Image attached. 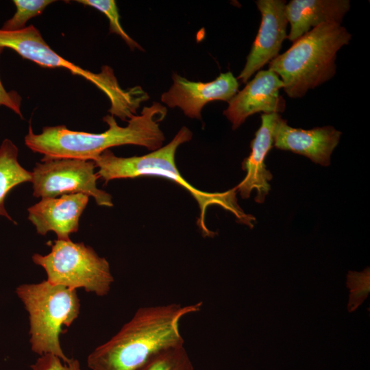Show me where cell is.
<instances>
[{
	"label": "cell",
	"mask_w": 370,
	"mask_h": 370,
	"mask_svg": "<svg viewBox=\"0 0 370 370\" xmlns=\"http://www.w3.org/2000/svg\"><path fill=\"white\" fill-rule=\"evenodd\" d=\"M167 109L158 102L145 106L140 114L133 116L125 127L119 125L112 115L103 121L108 125L102 133L73 131L65 125L47 126L40 134H35L29 125L25 136V145L44 156L41 160L80 159L94 160L110 147L125 145L142 146L149 151L162 147L164 135L160 127Z\"/></svg>",
	"instance_id": "obj_1"
},
{
	"label": "cell",
	"mask_w": 370,
	"mask_h": 370,
	"mask_svg": "<svg viewBox=\"0 0 370 370\" xmlns=\"http://www.w3.org/2000/svg\"><path fill=\"white\" fill-rule=\"evenodd\" d=\"M352 34L341 24L327 22L310 29L269 63L284 84L288 97L301 98L336 73L337 52Z\"/></svg>",
	"instance_id": "obj_4"
},
{
	"label": "cell",
	"mask_w": 370,
	"mask_h": 370,
	"mask_svg": "<svg viewBox=\"0 0 370 370\" xmlns=\"http://www.w3.org/2000/svg\"><path fill=\"white\" fill-rule=\"evenodd\" d=\"M92 160L53 159L41 160L32 172L33 195L57 197L66 194L82 193L92 197L100 206L112 207V196L97 187L99 178Z\"/></svg>",
	"instance_id": "obj_8"
},
{
	"label": "cell",
	"mask_w": 370,
	"mask_h": 370,
	"mask_svg": "<svg viewBox=\"0 0 370 370\" xmlns=\"http://www.w3.org/2000/svg\"><path fill=\"white\" fill-rule=\"evenodd\" d=\"M76 2L84 5L90 6L102 12L109 21L110 33H114L119 36L133 50L142 47L134 40L123 29L120 23L119 9L114 0H78Z\"/></svg>",
	"instance_id": "obj_19"
},
{
	"label": "cell",
	"mask_w": 370,
	"mask_h": 370,
	"mask_svg": "<svg viewBox=\"0 0 370 370\" xmlns=\"http://www.w3.org/2000/svg\"><path fill=\"white\" fill-rule=\"evenodd\" d=\"M32 260L45 269L46 280L70 289L104 296L114 282L108 260L84 243L55 240L48 254H35Z\"/></svg>",
	"instance_id": "obj_7"
},
{
	"label": "cell",
	"mask_w": 370,
	"mask_h": 370,
	"mask_svg": "<svg viewBox=\"0 0 370 370\" xmlns=\"http://www.w3.org/2000/svg\"><path fill=\"white\" fill-rule=\"evenodd\" d=\"M286 3L284 0L256 1L261 14V23L237 80L247 83L253 75L280 55L282 43L288 36Z\"/></svg>",
	"instance_id": "obj_9"
},
{
	"label": "cell",
	"mask_w": 370,
	"mask_h": 370,
	"mask_svg": "<svg viewBox=\"0 0 370 370\" xmlns=\"http://www.w3.org/2000/svg\"><path fill=\"white\" fill-rule=\"evenodd\" d=\"M284 84L273 71H258L254 77L248 81L245 87L228 101L223 114L231 122L233 130H236L251 115L283 112L286 101L280 95Z\"/></svg>",
	"instance_id": "obj_10"
},
{
	"label": "cell",
	"mask_w": 370,
	"mask_h": 370,
	"mask_svg": "<svg viewBox=\"0 0 370 370\" xmlns=\"http://www.w3.org/2000/svg\"><path fill=\"white\" fill-rule=\"evenodd\" d=\"M0 47L10 48L23 58L42 67L61 68L73 75L80 76L101 90L110 101L109 112L122 121H128L136 114L140 103L148 99L140 87L125 90L119 85L112 68L103 66L101 72L95 73L67 60L53 51L33 25L18 31L0 29Z\"/></svg>",
	"instance_id": "obj_5"
},
{
	"label": "cell",
	"mask_w": 370,
	"mask_h": 370,
	"mask_svg": "<svg viewBox=\"0 0 370 370\" xmlns=\"http://www.w3.org/2000/svg\"><path fill=\"white\" fill-rule=\"evenodd\" d=\"M202 302L169 304L138 308L132 318L88 356L91 370H137L155 354L184 343L180 320L200 311Z\"/></svg>",
	"instance_id": "obj_2"
},
{
	"label": "cell",
	"mask_w": 370,
	"mask_h": 370,
	"mask_svg": "<svg viewBox=\"0 0 370 370\" xmlns=\"http://www.w3.org/2000/svg\"><path fill=\"white\" fill-rule=\"evenodd\" d=\"M137 370H194V368L182 345L155 354Z\"/></svg>",
	"instance_id": "obj_17"
},
{
	"label": "cell",
	"mask_w": 370,
	"mask_h": 370,
	"mask_svg": "<svg viewBox=\"0 0 370 370\" xmlns=\"http://www.w3.org/2000/svg\"><path fill=\"white\" fill-rule=\"evenodd\" d=\"M4 48L0 47V56ZM22 98L16 90H7L0 79V106L9 108L21 118H23L21 112Z\"/></svg>",
	"instance_id": "obj_22"
},
{
	"label": "cell",
	"mask_w": 370,
	"mask_h": 370,
	"mask_svg": "<svg viewBox=\"0 0 370 370\" xmlns=\"http://www.w3.org/2000/svg\"><path fill=\"white\" fill-rule=\"evenodd\" d=\"M173 84L161 95L168 107L180 108L191 119H201L204 106L213 101L228 102L238 91V82L232 72L221 73L208 82H193L177 73L172 75Z\"/></svg>",
	"instance_id": "obj_11"
},
{
	"label": "cell",
	"mask_w": 370,
	"mask_h": 370,
	"mask_svg": "<svg viewBox=\"0 0 370 370\" xmlns=\"http://www.w3.org/2000/svg\"><path fill=\"white\" fill-rule=\"evenodd\" d=\"M192 136L191 131L184 126L169 143L141 156L118 157L108 149L93 160L99 168L97 174L105 184L112 180L144 175L162 177L175 182L188 190L197 201L200 209L197 225L204 236L212 237L216 234L210 231L205 223L206 210L211 205L221 206L233 214L237 222L253 228L256 218L246 214L238 204L236 187L221 193L205 192L193 187L182 176L175 164V152L180 145L190 141Z\"/></svg>",
	"instance_id": "obj_3"
},
{
	"label": "cell",
	"mask_w": 370,
	"mask_h": 370,
	"mask_svg": "<svg viewBox=\"0 0 370 370\" xmlns=\"http://www.w3.org/2000/svg\"><path fill=\"white\" fill-rule=\"evenodd\" d=\"M346 284L350 291L347 309L351 312L362 304L370 292L369 268L362 272L349 271Z\"/></svg>",
	"instance_id": "obj_20"
},
{
	"label": "cell",
	"mask_w": 370,
	"mask_h": 370,
	"mask_svg": "<svg viewBox=\"0 0 370 370\" xmlns=\"http://www.w3.org/2000/svg\"><path fill=\"white\" fill-rule=\"evenodd\" d=\"M341 132L332 126L317 127L310 130L295 128L280 116L273 129V146L290 151L327 166L330 156L339 143Z\"/></svg>",
	"instance_id": "obj_12"
},
{
	"label": "cell",
	"mask_w": 370,
	"mask_h": 370,
	"mask_svg": "<svg viewBox=\"0 0 370 370\" xmlns=\"http://www.w3.org/2000/svg\"><path fill=\"white\" fill-rule=\"evenodd\" d=\"M56 1L52 0H14L16 12L7 20L1 28L5 31H18L26 26L27 22L42 14L45 9Z\"/></svg>",
	"instance_id": "obj_18"
},
{
	"label": "cell",
	"mask_w": 370,
	"mask_h": 370,
	"mask_svg": "<svg viewBox=\"0 0 370 370\" xmlns=\"http://www.w3.org/2000/svg\"><path fill=\"white\" fill-rule=\"evenodd\" d=\"M18 149L8 138L0 145V216L14 223L15 221L5 208V198L15 186L26 182H31L32 172L24 169L18 161Z\"/></svg>",
	"instance_id": "obj_16"
},
{
	"label": "cell",
	"mask_w": 370,
	"mask_h": 370,
	"mask_svg": "<svg viewBox=\"0 0 370 370\" xmlns=\"http://www.w3.org/2000/svg\"><path fill=\"white\" fill-rule=\"evenodd\" d=\"M30 368L32 370H81L78 360L71 358L68 362H64L51 354L40 356Z\"/></svg>",
	"instance_id": "obj_21"
},
{
	"label": "cell",
	"mask_w": 370,
	"mask_h": 370,
	"mask_svg": "<svg viewBox=\"0 0 370 370\" xmlns=\"http://www.w3.org/2000/svg\"><path fill=\"white\" fill-rule=\"evenodd\" d=\"M16 293L29 314L32 351L39 356L53 354L68 362L70 358L63 352L60 334L62 326L69 327L79 314L76 290L44 280L21 284Z\"/></svg>",
	"instance_id": "obj_6"
},
{
	"label": "cell",
	"mask_w": 370,
	"mask_h": 370,
	"mask_svg": "<svg viewBox=\"0 0 370 370\" xmlns=\"http://www.w3.org/2000/svg\"><path fill=\"white\" fill-rule=\"evenodd\" d=\"M280 116L281 115L277 113L261 114V125L251 142V152L242 163L246 175L236 186L243 199L249 198L255 189L257 192L256 202L263 203L270 190L269 182L273 176L267 169L264 161L273 147V129Z\"/></svg>",
	"instance_id": "obj_14"
},
{
	"label": "cell",
	"mask_w": 370,
	"mask_h": 370,
	"mask_svg": "<svg viewBox=\"0 0 370 370\" xmlns=\"http://www.w3.org/2000/svg\"><path fill=\"white\" fill-rule=\"evenodd\" d=\"M89 197L85 194H66L60 197L42 198L29 207L28 219L36 232L45 235L54 232L58 240L69 241L70 234L77 232L79 218Z\"/></svg>",
	"instance_id": "obj_13"
},
{
	"label": "cell",
	"mask_w": 370,
	"mask_h": 370,
	"mask_svg": "<svg viewBox=\"0 0 370 370\" xmlns=\"http://www.w3.org/2000/svg\"><path fill=\"white\" fill-rule=\"evenodd\" d=\"M350 7L349 0H291L284 8L290 24L287 38L293 42L324 23L341 24Z\"/></svg>",
	"instance_id": "obj_15"
}]
</instances>
